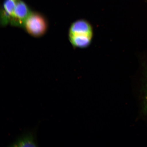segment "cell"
Instances as JSON below:
<instances>
[{
  "label": "cell",
  "instance_id": "277c9868",
  "mask_svg": "<svg viewBox=\"0 0 147 147\" xmlns=\"http://www.w3.org/2000/svg\"><path fill=\"white\" fill-rule=\"evenodd\" d=\"M36 130L25 131L9 146L10 147H37Z\"/></svg>",
  "mask_w": 147,
  "mask_h": 147
},
{
  "label": "cell",
  "instance_id": "3957f363",
  "mask_svg": "<svg viewBox=\"0 0 147 147\" xmlns=\"http://www.w3.org/2000/svg\"><path fill=\"white\" fill-rule=\"evenodd\" d=\"M31 12L30 9L25 3L21 0H18L10 24L14 27L23 28L26 21Z\"/></svg>",
  "mask_w": 147,
  "mask_h": 147
},
{
  "label": "cell",
  "instance_id": "5b68a950",
  "mask_svg": "<svg viewBox=\"0 0 147 147\" xmlns=\"http://www.w3.org/2000/svg\"><path fill=\"white\" fill-rule=\"evenodd\" d=\"M18 0H5L1 11L0 23L2 26L10 24L15 8Z\"/></svg>",
  "mask_w": 147,
  "mask_h": 147
},
{
  "label": "cell",
  "instance_id": "7a4b0ae2",
  "mask_svg": "<svg viewBox=\"0 0 147 147\" xmlns=\"http://www.w3.org/2000/svg\"><path fill=\"white\" fill-rule=\"evenodd\" d=\"M48 28V23L45 16L38 13L32 12L26 21L23 28L30 36L39 38L45 34Z\"/></svg>",
  "mask_w": 147,
  "mask_h": 147
},
{
  "label": "cell",
  "instance_id": "8992f818",
  "mask_svg": "<svg viewBox=\"0 0 147 147\" xmlns=\"http://www.w3.org/2000/svg\"><path fill=\"white\" fill-rule=\"evenodd\" d=\"M146 93H145L144 97V108L145 109L147 113V84L146 88Z\"/></svg>",
  "mask_w": 147,
  "mask_h": 147
},
{
  "label": "cell",
  "instance_id": "6da1fadb",
  "mask_svg": "<svg viewBox=\"0 0 147 147\" xmlns=\"http://www.w3.org/2000/svg\"><path fill=\"white\" fill-rule=\"evenodd\" d=\"M93 36L92 25L86 19L76 20L69 28V39L73 47L76 48L84 49L89 47Z\"/></svg>",
  "mask_w": 147,
  "mask_h": 147
}]
</instances>
